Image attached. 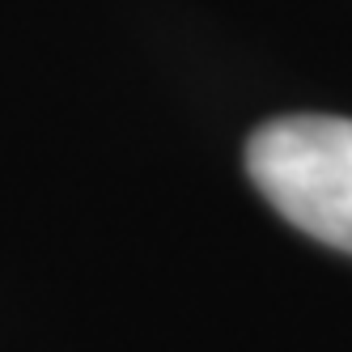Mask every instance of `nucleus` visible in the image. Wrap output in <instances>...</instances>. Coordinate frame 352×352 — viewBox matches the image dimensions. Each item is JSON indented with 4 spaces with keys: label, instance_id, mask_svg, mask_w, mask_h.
Instances as JSON below:
<instances>
[{
    "label": "nucleus",
    "instance_id": "nucleus-1",
    "mask_svg": "<svg viewBox=\"0 0 352 352\" xmlns=\"http://www.w3.org/2000/svg\"><path fill=\"white\" fill-rule=\"evenodd\" d=\"M246 170L285 221L352 255V119H272L250 136Z\"/></svg>",
    "mask_w": 352,
    "mask_h": 352
}]
</instances>
